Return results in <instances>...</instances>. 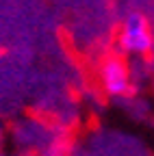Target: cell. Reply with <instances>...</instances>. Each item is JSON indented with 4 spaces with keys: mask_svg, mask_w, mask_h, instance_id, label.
<instances>
[{
    "mask_svg": "<svg viewBox=\"0 0 154 156\" xmlns=\"http://www.w3.org/2000/svg\"><path fill=\"white\" fill-rule=\"evenodd\" d=\"M117 41H120V48L128 54H148L154 46V37L145 15H141L139 11L128 13L122 22Z\"/></svg>",
    "mask_w": 154,
    "mask_h": 156,
    "instance_id": "6da1fadb",
    "label": "cell"
},
{
    "mask_svg": "<svg viewBox=\"0 0 154 156\" xmlns=\"http://www.w3.org/2000/svg\"><path fill=\"white\" fill-rule=\"evenodd\" d=\"M100 83L109 95L122 98V95L130 93L132 83H130L128 65L124 63V58H120L117 54H111L104 58L102 65H100Z\"/></svg>",
    "mask_w": 154,
    "mask_h": 156,
    "instance_id": "7a4b0ae2",
    "label": "cell"
}]
</instances>
